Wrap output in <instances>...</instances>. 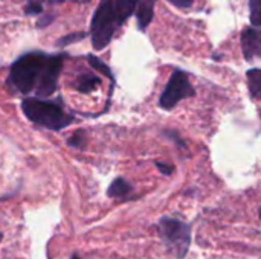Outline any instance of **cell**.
Instances as JSON below:
<instances>
[{
	"instance_id": "obj_1",
	"label": "cell",
	"mask_w": 261,
	"mask_h": 259,
	"mask_svg": "<svg viewBox=\"0 0 261 259\" xmlns=\"http://www.w3.org/2000/svg\"><path fill=\"white\" fill-rule=\"evenodd\" d=\"M66 58V53H24L12 64L6 82L17 93L26 95L34 92L37 96H49L57 90L58 76Z\"/></svg>"
},
{
	"instance_id": "obj_2",
	"label": "cell",
	"mask_w": 261,
	"mask_h": 259,
	"mask_svg": "<svg viewBox=\"0 0 261 259\" xmlns=\"http://www.w3.org/2000/svg\"><path fill=\"white\" fill-rule=\"evenodd\" d=\"M136 0H101L90 24L92 46L95 50L107 47L118 29L133 15Z\"/></svg>"
},
{
	"instance_id": "obj_3",
	"label": "cell",
	"mask_w": 261,
	"mask_h": 259,
	"mask_svg": "<svg viewBox=\"0 0 261 259\" xmlns=\"http://www.w3.org/2000/svg\"><path fill=\"white\" fill-rule=\"evenodd\" d=\"M21 110L31 122L52 131H60L66 128L69 124H72L73 121V116L67 114L63 110V107L58 105L57 102L38 99V98L23 99Z\"/></svg>"
},
{
	"instance_id": "obj_4",
	"label": "cell",
	"mask_w": 261,
	"mask_h": 259,
	"mask_svg": "<svg viewBox=\"0 0 261 259\" xmlns=\"http://www.w3.org/2000/svg\"><path fill=\"white\" fill-rule=\"evenodd\" d=\"M158 229H159V234H161L164 243L168 246V249H171L179 259L184 258L187 255V252L190 249V243H191L190 226L177 218L164 217L159 221Z\"/></svg>"
},
{
	"instance_id": "obj_5",
	"label": "cell",
	"mask_w": 261,
	"mask_h": 259,
	"mask_svg": "<svg viewBox=\"0 0 261 259\" xmlns=\"http://www.w3.org/2000/svg\"><path fill=\"white\" fill-rule=\"evenodd\" d=\"M194 95H196V90L188 78V73L177 69L171 73L164 92L159 96V107L164 110H171L182 99L193 98Z\"/></svg>"
},
{
	"instance_id": "obj_6",
	"label": "cell",
	"mask_w": 261,
	"mask_h": 259,
	"mask_svg": "<svg viewBox=\"0 0 261 259\" xmlns=\"http://www.w3.org/2000/svg\"><path fill=\"white\" fill-rule=\"evenodd\" d=\"M242 50L246 61L261 58V26H248L242 31Z\"/></svg>"
},
{
	"instance_id": "obj_7",
	"label": "cell",
	"mask_w": 261,
	"mask_h": 259,
	"mask_svg": "<svg viewBox=\"0 0 261 259\" xmlns=\"http://www.w3.org/2000/svg\"><path fill=\"white\" fill-rule=\"evenodd\" d=\"M154 5L156 0H136V18H138V26L141 31H145L148 24L153 20L154 15Z\"/></svg>"
},
{
	"instance_id": "obj_8",
	"label": "cell",
	"mask_w": 261,
	"mask_h": 259,
	"mask_svg": "<svg viewBox=\"0 0 261 259\" xmlns=\"http://www.w3.org/2000/svg\"><path fill=\"white\" fill-rule=\"evenodd\" d=\"M132 191H133L132 185H130L125 179L118 177V179H115V180L112 182V185L109 186L107 195L112 197V198H124V197H127Z\"/></svg>"
},
{
	"instance_id": "obj_9",
	"label": "cell",
	"mask_w": 261,
	"mask_h": 259,
	"mask_svg": "<svg viewBox=\"0 0 261 259\" xmlns=\"http://www.w3.org/2000/svg\"><path fill=\"white\" fill-rule=\"evenodd\" d=\"M248 89L254 99H261V69H251L246 72Z\"/></svg>"
},
{
	"instance_id": "obj_10",
	"label": "cell",
	"mask_w": 261,
	"mask_h": 259,
	"mask_svg": "<svg viewBox=\"0 0 261 259\" xmlns=\"http://www.w3.org/2000/svg\"><path fill=\"white\" fill-rule=\"evenodd\" d=\"M101 84V79L95 75H90V73H84L78 78L76 81V90L81 92V93H90L93 92L98 85Z\"/></svg>"
},
{
	"instance_id": "obj_11",
	"label": "cell",
	"mask_w": 261,
	"mask_h": 259,
	"mask_svg": "<svg viewBox=\"0 0 261 259\" xmlns=\"http://www.w3.org/2000/svg\"><path fill=\"white\" fill-rule=\"evenodd\" d=\"M87 60H89V64L95 69V70H98L99 73H102V75H106L113 84H115V76H113V73H112V70H110V67L106 64V63H102V60H99L98 56H95V55H87Z\"/></svg>"
},
{
	"instance_id": "obj_12",
	"label": "cell",
	"mask_w": 261,
	"mask_h": 259,
	"mask_svg": "<svg viewBox=\"0 0 261 259\" xmlns=\"http://www.w3.org/2000/svg\"><path fill=\"white\" fill-rule=\"evenodd\" d=\"M249 14L252 26H261V0H249Z\"/></svg>"
},
{
	"instance_id": "obj_13",
	"label": "cell",
	"mask_w": 261,
	"mask_h": 259,
	"mask_svg": "<svg viewBox=\"0 0 261 259\" xmlns=\"http://www.w3.org/2000/svg\"><path fill=\"white\" fill-rule=\"evenodd\" d=\"M87 34L86 32H75V34H69V35H66V37H63L61 40H58V46H61V47H64V46H67V44H70V43H75V41H81L84 37H86Z\"/></svg>"
},
{
	"instance_id": "obj_14",
	"label": "cell",
	"mask_w": 261,
	"mask_h": 259,
	"mask_svg": "<svg viewBox=\"0 0 261 259\" xmlns=\"http://www.w3.org/2000/svg\"><path fill=\"white\" fill-rule=\"evenodd\" d=\"M67 143L70 145V147H75V148H80V147H83V143H84V136H83V131H76L69 140H67Z\"/></svg>"
},
{
	"instance_id": "obj_15",
	"label": "cell",
	"mask_w": 261,
	"mask_h": 259,
	"mask_svg": "<svg viewBox=\"0 0 261 259\" xmlns=\"http://www.w3.org/2000/svg\"><path fill=\"white\" fill-rule=\"evenodd\" d=\"M156 166H158V169L162 172V174H165V176H171L173 172H174V166L173 165H168V163H164V162H156Z\"/></svg>"
},
{
	"instance_id": "obj_16",
	"label": "cell",
	"mask_w": 261,
	"mask_h": 259,
	"mask_svg": "<svg viewBox=\"0 0 261 259\" xmlns=\"http://www.w3.org/2000/svg\"><path fill=\"white\" fill-rule=\"evenodd\" d=\"M171 5L177 6V8H190L193 5L194 0H168Z\"/></svg>"
},
{
	"instance_id": "obj_17",
	"label": "cell",
	"mask_w": 261,
	"mask_h": 259,
	"mask_svg": "<svg viewBox=\"0 0 261 259\" xmlns=\"http://www.w3.org/2000/svg\"><path fill=\"white\" fill-rule=\"evenodd\" d=\"M165 134H168L167 137L173 139V140H174V142H177V143H179L180 147H185V143H184V142H182V140L179 139V134H177V133H174V131H165Z\"/></svg>"
},
{
	"instance_id": "obj_18",
	"label": "cell",
	"mask_w": 261,
	"mask_h": 259,
	"mask_svg": "<svg viewBox=\"0 0 261 259\" xmlns=\"http://www.w3.org/2000/svg\"><path fill=\"white\" fill-rule=\"evenodd\" d=\"M70 259H80V258H78V256H72V258H70Z\"/></svg>"
},
{
	"instance_id": "obj_19",
	"label": "cell",
	"mask_w": 261,
	"mask_h": 259,
	"mask_svg": "<svg viewBox=\"0 0 261 259\" xmlns=\"http://www.w3.org/2000/svg\"><path fill=\"white\" fill-rule=\"evenodd\" d=\"M0 241H2V234H0Z\"/></svg>"
},
{
	"instance_id": "obj_20",
	"label": "cell",
	"mask_w": 261,
	"mask_h": 259,
	"mask_svg": "<svg viewBox=\"0 0 261 259\" xmlns=\"http://www.w3.org/2000/svg\"><path fill=\"white\" fill-rule=\"evenodd\" d=\"M260 214H261V209H260Z\"/></svg>"
}]
</instances>
